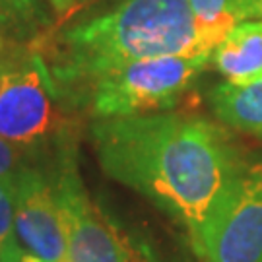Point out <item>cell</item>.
I'll list each match as a JSON object with an SVG mask.
<instances>
[{
    "label": "cell",
    "mask_w": 262,
    "mask_h": 262,
    "mask_svg": "<svg viewBox=\"0 0 262 262\" xmlns=\"http://www.w3.org/2000/svg\"><path fill=\"white\" fill-rule=\"evenodd\" d=\"M39 0H0L2 28H29L37 14Z\"/></svg>",
    "instance_id": "12"
},
{
    "label": "cell",
    "mask_w": 262,
    "mask_h": 262,
    "mask_svg": "<svg viewBox=\"0 0 262 262\" xmlns=\"http://www.w3.org/2000/svg\"><path fill=\"white\" fill-rule=\"evenodd\" d=\"M208 99L224 124L262 138V78L247 84L224 82L210 92Z\"/></svg>",
    "instance_id": "10"
},
{
    "label": "cell",
    "mask_w": 262,
    "mask_h": 262,
    "mask_svg": "<svg viewBox=\"0 0 262 262\" xmlns=\"http://www.w3.org/2000/svg\"><path fill=\"white\" fill-rule=\"evenodd\" d=\"M55 99L51 74L39 56L0 66V136L19 148L45 140L58 119Z\"/></svg>",
    "instance_id": "5"
},
{
    "label": "cell",
    "mask_w": 262,
    "mask_h": 262,
    "mask_svg": "<svg viewBox=\"0 0 262 262\" xmlns=\"http://www.w3.org/2000/svg\"><path fill=\"white\" fill-rule=\"evenodd\" d=\"M92 140L105 173L171 215L194 253L245 163L222 126L188 113L97 119Z\"/></svg>",
    "instance_id": "1"
},
{
    "label": "cell",
    "mask_w": 262,
    "mask_h": 262,
    "mask_svg": "<svg viewBox=\"0 0 262 262\" xmlns=\"http://www.w3.org/2000/svg\"><path fill=\"white\" fill-rule=\"evenodd\" d=\"M169 55H202L190 2L122 0L111 12L66 29L49 74L53 88L76 92L111 68Z\"/></svg>",
    "instance_id": "2"
},
{
    "label": "cell",
    "mask_w": 262,
    "mask_h": 262,
    "mask_svg": "<svg viewBox=\"0 0 262 262\" xmlns=\"http://www.w3.org/2000/svg\"><path fill=\"white\" fill-rule=\"evenodd\" d=\"M208 55L142 58L95 76L80 90L99 119L167 111L208 66Z\"/></svg>",
    "instance_id": "3"
},
{
    "label": "cell",
    "mask_w": 262,
    "mask_h": 262,
    "mask_svg": "<svg viewBox=\"0 0 262 262\" xmlns=\"http://www.w3.org/2000/svg\"><path fill=\"white\" fill-rule=\"evenodd\" d=\"M260 19H262V10H260Z\"/></svg>",
    "instance_id": "18"
},
{
    "label": "cell",
    "mask_w": 262,
    "mask_h": 262,
    "mask_svg": "<svg viewBox=\"0 0 262 262\" xmlns=\"http://www.w3.org/2000/svg\"><path fill=\"white\" fill-rule=\"evenodd\" d=\"M24 165V148L8 142L6 138L0 136V177L16 179Z\"/></svg>",
    "instance_id": "13"
},
{
    "label": "cell",
    "mask_w": 262,
    "mask_h": 262,
    "mask_svg": "<svg viewBox=\"0 0 262 262\" xmlns=\"http://www.w3.org/2000/svg\"><path fill=\"white\" fill-rule=\"evenodd\" d=\"M126 262H163L159 260L156 253L150 249V245L136 239L126 241Z\"/></svg>",
    "instance_id": "14"
},
{
    "label": "cell",
    "mask_w": 262,
    "mask_h": 262,
    "mask_svg": "<svg viewBox=\"0 0 262 262\" xmlns=\"http://www.w3.org/2000/svg\"><path fill=\"white\" fill-rule=\"evenodd\" d=\"M60 262H72V260H70V258H68V256H66L64 260H60Z\"/></svg>",
    "instance_id": "17"
},
{
    "label": "cell",
    "mask_w": 262,
    "mask_h": 262,
    "mask_svg": "<svg viewBox=\"0 0 262 262\" xmlns=\"http://www.w3.org/2000/svg\"><path fill=\"white\" fill-rule=\"evenodd\" d=\"M68 235V258L72 262H126V241L117 227L90 200L74 171L58 179L55 187Z\"/></svg>",
    "instance_id": "7"
},
{
    "label": "cell",
    "mask_w": 262,
    "mask_h": 262,
    "mask_svg": "<svg viewBox=\"0 0 262 262\" xmlns=\"http://www.w3.org/2000/svg\"><path fill=\"white\" fill-rule=\"evenodd\" d=\"M2 24H0V53H2V49H4V35H2Z\"/></svg>",
    "instance_id": "16"
},
{
    "label": "cell",
    "mask_w": 262,
    "mask_h": 262,
    "mask_svg": "<svg viewBox=\"0 0 262 262\" xmlns=\"http://www.w3.org/2000/svg\"><path fill=\"white\" fill-rule=\"evenodd\" d=\"M196 24L202 55L214 53L231 29L247 19L260 18L262 0H188Z\"/></svg>",
    "instance_id": "9"
},
{
    "label": "cell",
    "mask_w": 262,
    "mask_h": 262,
    "mask_svg": "<svg viewBox=\"0 0 262 262\" xmlns=\"http://www.w3.org/2000/svg\"><path fill=\"white\" fill-rule=\"evenodd\" d=\"M14 217L16 183L0 177V262H14Z\"/></svg>",
    "instance_id": "11"
},
{
    "label": "cell",
    "mask_w": 262,
    "mask_h": 262,
    "mask_svg": "<svg viewBox=\"0 0 262 262\" xmlns=\"http://www.w3.org/2000/svg\"><path fill=\"white\" fill-rule=\"evenodd\" d=\"M194 254L202 262H262V158L245 159Z\"/></svg>",
    "instance_id": "4"
},
{
    "label": "cell",
    "mask_w": 262,
    "mask_h": 262,
    "mask_svg": "<svg viewBox=\"0 0 262 262\" xmlns=\"http://www.w3.org/2000/svg\"><path fill=\"white\" fill-rule=\"evenodd\" d=\"M215 70L231 84H247L262 78V19L237 24L214 49Z\"/></svg>",
    "instance_id": "8"
},
{
    "label": "cell",
    "mask_w": 262,
    "mask_h": 262,
    "mask_svg": "<svg viewBox=\"0 0 262 262\" xmlns=\"http://www.w3.org/2000/svg\"><path fill=\"white\" fill-rule=\"evenodd\" d=\"M14 262H60L68 256V235L55 188L37 169L14 179Z\"/></svg>",
    "instance_id": "6"
},
{
    "label": "cell",
    "mask_w": 262,
    "mask_h": 262,
    "mask_svg": "<svg viewBox=\"0 0 262 262\" xmlns=\"http://www.w3.org/2000/svg\"><path fill=\"white\" fill-rule=\"evenodd\" d=\"M84 2H90V0H51V4H53V8L56 12H68V10L76 8V6H80V4H84Z\"/></svg>",
    "instance_id": "15"
}]
</instances>
